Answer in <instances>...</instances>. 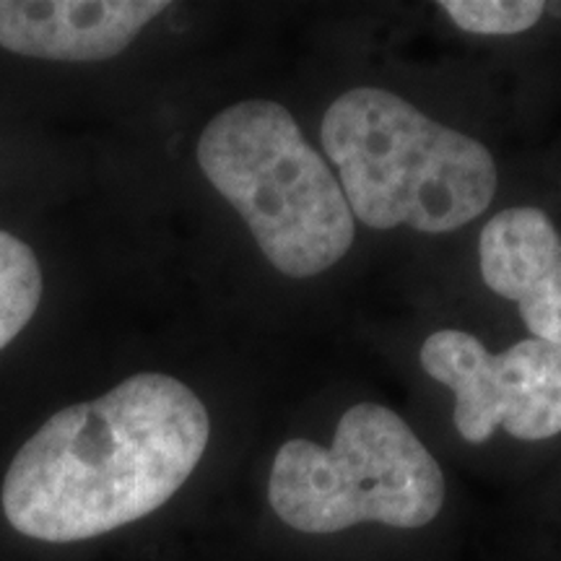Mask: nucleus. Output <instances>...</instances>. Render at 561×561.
<instances>
[{"label": "nucleus", "mask_w": 561, "mask_h": 561, "mask_svg": "<svg viewBox=\"0 0 561 561\" xmlns=\"http://www.w3.org/2000/svg\"><path fill=\"white\" fill-rule=\"evenodd\" d=\"M483 284L517 301L533 339L561 346V237L533 206L500 210L479 240Z\"/></svg>", "instance_id": "obj_7"}, {"label": "nucleus", "mask_w": 561, "mask_h": 561, "mask_svg": "<svg viewBox=\"0 0 561 561\" xmlns=\"http://www.w3.org/2000/svg\"><path fill=\"white\" fill-rule=\"evenodd\" d=\"M268 502L299 533H339L362 523L424 528L445 504V476L396 411L356 403L335 426L331 447L310 439L280 445Z\"/></svg>", "instance_id": "obj_4"}, {"label": "nucleus", "mask_w": 561, "mask_h": 561, "mask_svg": "<svg viewBox=\"0 0 561 561\" xmlns=\"http://www.w3.org/2000/svg\"><path fill=\"white\" fill-rule=\"evenodd\" d=\"M439 9L471 34H520L546 13L541 0H442Z\"/></svg>", "instance_id": "obj_9"}, {"label": "nucleus", "mask_w": 561, "mask_h": 561, "mask_svg": "<svg viewBox=\"0 0 561 561\" xmlns=\"http://www.w3.org/2000/svg\"><path fill=\"white\" fill-rule=\"evenodd\" d=\"M325 157L354 219L369 229L445 234L479 219L496 193L486 146L447 128L388 89L341 94L320 125Z\"/></svg>", "instance_id": "obj_2"}, {"label": "nucleus", "mask_w": 561, "mask_h": 561, "mask_svg": "<svg viewBox=\"0 0 561 561\" xmlns=\"http://www.w3.org/2000/svg\"><path fill=\"white\" fill-rule=\"evenodd\" d=\"M208 439L201 398L170 375L140 371L53 413L11 460L0 507L34 541H89L164 507Z\"/></svg>", "instance_id": "obj_1"}, {"label": "nucleus", "mask_w": 561, "mask_h": 561, "mask_svg": "<svg viewBox=\"0 0 561 561\" xmlns=\"http://www.w3.org/2000/svg\"><path fill=\"white\" fill-rule=\"evenodd\" d=\"M42 268L34 250L0 229V351L16 339L37 314Z\"/></svg>", "instance_id": "obj_8"}, {"label": "nucleus", "mask_w": 561, "mask_h": 561, "mask_svg": "<svg viewBox=\"0 0 561 561\" xmlns=\"http://www.w3.org/2000/svg\"><path fill=\"white\" fill-rule=\"evenodd\" d=\"M195 157L284 276H320L354 244L356 219L339 178L284 104H231L203 128Z\"/></svg>", "instance_id": "obj_3"}, {"label": "nucleus", "mask_w": 561, "mask_h": 561, "mask_svg": "<svg viewBox=\"0 0 561 561\" xmlns=\"http://www.w3.org/2000/svg\"><path fill=\"white\" fill-rule=\"evenodd\" d=\"M167 9L164 0H0V47L37 60H110Z\"/></svg>", "instance_id": "obj_6"}, {"label": "nucleus", "mask_w": 561, "mask_h": 561, "mask_svg": "<svg viewBox=\"0 0 561 561\" xmlns=\"http://www.w3.org/2000/svg\"><path fill=\"white\" fill-rule=\"evenodd\" d=\"M421 369L455 392V430L483 445L496 430L523 442L561 432V346L525 339L489 354L476 335L442 328L421 343Z\"/></svg>", "instance_id": "obj_5"}]
</instances>
